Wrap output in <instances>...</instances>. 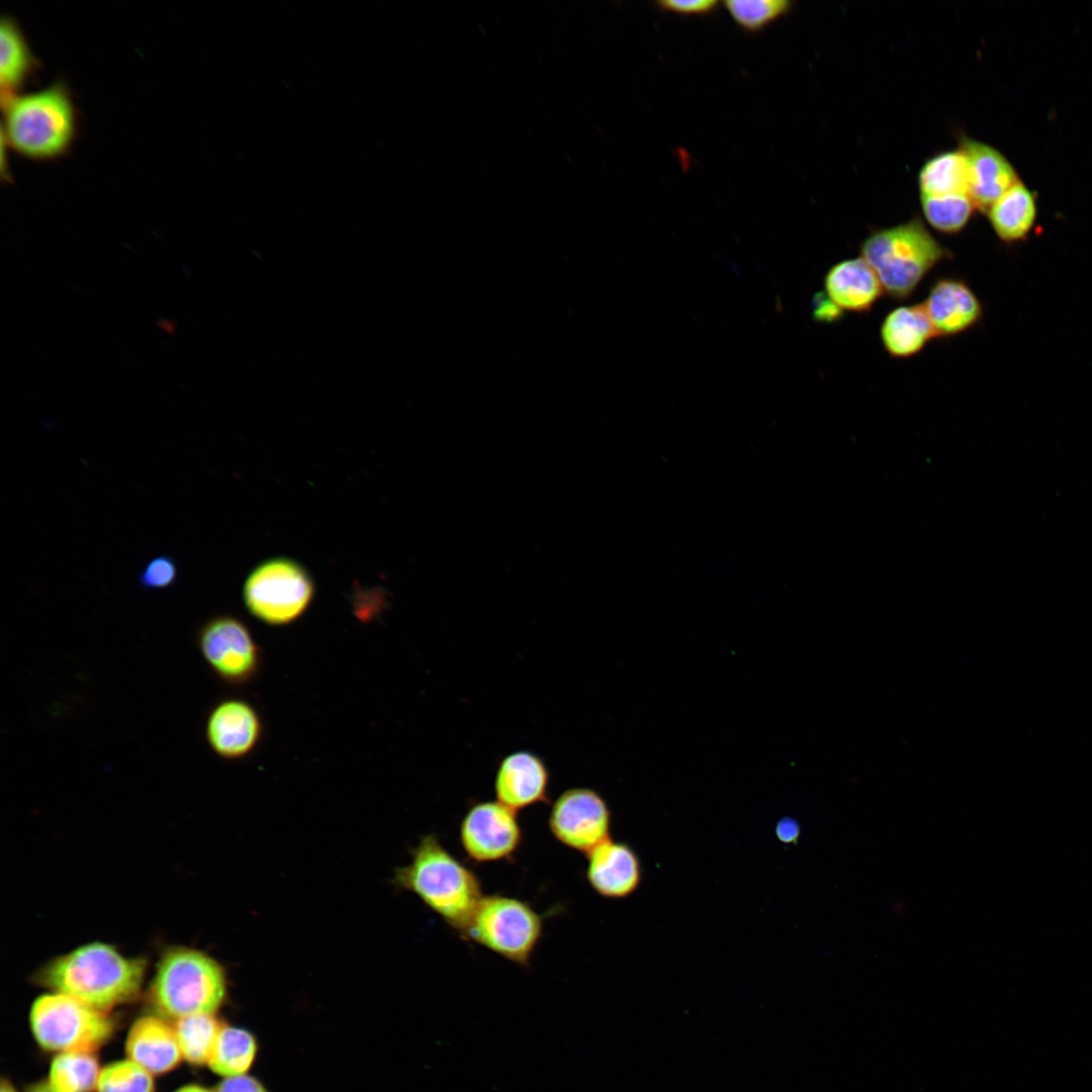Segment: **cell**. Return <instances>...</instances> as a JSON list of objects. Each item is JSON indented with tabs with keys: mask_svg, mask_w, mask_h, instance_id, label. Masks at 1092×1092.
<instances>
[{
	"mask_svg": "<svg viewBox=\"0 0 1092 1092\" xmlns=\"http://www.w3.org/2000/svg\"><path fill=\"white\" fill-rule=\"evenodd\" d=\"M144 974V961L124 957L109 944L92 942L56 958L37 980L55 992L105 1012L134 998Z\"/></svg>",
	"mask_w": 1092,
	"mask_h": 1092,
	"instance_id": "obj_1",
	"label": "cell"
},
{
	"mask_svg": "<svg viewBox=\"0 0 1092 1092\" xmlns=\"http://www.w3.org/2000/svg\"><path fill=\"white\" fill-rule=\"evenodd\" d=\"M393 883L418 896L459 934L484 896L476 874L434 834L421 838L412 850L411 861L395 870Z\"/></svg>",
	"mask_w": 1092,
	"mask_h": 1092,
	"instance_id": "obj_2",
	"label": "cell"
},
{
	"mask_svg": "<svg viewBox=\"0 0 1092 1092\" xmlns=\"http://www.w3.org/2000/svg\"><path fill=\"white\" fill-rule=\"evenodd\" d=\"M1 104L3 140L19 155L34 161H52L63 157L73 146L78 112L63 82L2 98Z\"/></svg>",
	"mask_w": 1092,
	"mask_h": 1092,
	"instance_id": "obj_3",
	"label": "cell"
},
{
	"mask_svg": "<svg viewBox=\"0 0 1092 1092\" xmlns=\"http://www.w3.org/2000/svg\"><path fill=\"white\" fill-rule=\"evenodd\" d=\"M860 255L895 299L909 297L929 271L952 256L919 217L872 232L860 245Z\"/></svg>",
	"mask_w": 1092,
	"mask_h": 1092,
	"instance_id": "obj_4",
	"label": "cell"
},
{
	"mask_svg": "<svg viewBox=\"0 0 1092 1092\" xmlns=\"http://www.w3.org/2000/svg\"><path fill=\"white\" fill-rule=\"evenodd\" d=\"M225 973L210 956L189 947H173L162 957L151 987L155 1007L181 1018L212 1014L222 1003Z\"/></svg>",
	"mask_w": 1092,
	"mask_h": 1092,
	"instance_id": "obj_5",
	"label": "cell"
},
{
	"mask_svg": "<svg viewBox=\"0 0 1092 1092\" xmlns=\"http://www.w3.org/2000/svg\"><path fill=\"white\" fill-rule=\"evenodd\" d=\"M543 933V918L527 902L486 895L460 936L519 966L529 965Z\"/></svg>",
	"mask_w": 1092,
	"mask_h": 1092,
	"instance_id": "obj_6",
	"label": "cell"
},
{
	"mask_svg": "<svg viewBox=\"0 0 1092 1092\" xmlns=\"http://www.w3.org/2000/svg\"><path fill=\"white\" fill-rule=\"evenodd\" d=\"M37 1043L51 1052L93 1054L111 1036L112 1020L69 995L55 992L38 997L29 1014Z\"/></svg>",
	"mask_w": 1092,
	"mask_h": 1092,
	"instance_id": "obj_7",
	"label": "cell"
},
{
	"mask_svg": "<svg viewBox=\"0 0 1092 1092\" xmlns=\"http://www.w3.org/2000/svg\"><path fill=\"white\" fill-rule=\"evenodd\" d=\"M313 581L292 559L273 558L258 565L243 588L246 608L258 620L274 626L295 621L308 608Z\"/></svg>",
	"mask_w": 1092,
	"mask_h": 1092,
	"instance_id": "obj_8",
	"label": "cell"
},
{
	"mask_svg": "<svg viewBox=\"0 0 1092 1092\" xmlns=\"http://www.w3.org/2000/svg\"><path fill=\"white\" fill-rule=\"evenodd\" d=\"M196 645L210 670L229 686L247 685L258 674L259 648L248 627L235 616L217 615L203 622L196 632Z\"/></svg>",
	"mask_w": 1092,
	"mask_h": 1092,
	"instance_id": "obj_9",
	"label": "cell"
},
{
	"mask_svg": "<svg viewBox=\"0 0 1092 1092\" xmlns=\"http://www.w3.org/2000/svg\"><path fill=\"white\" fill-rule=\"evenodd\" d=\"M548 826L560 843L586 855L611 838V811L598 792L571 788L552 804Z\"/></svg>",
	"mask_w": 1092,
	"mask_h": 1092,
	"instance_id": "obj_10",
	"label": "cell"
},
{
	"mask_svg": "<svg viewBox=\"0 0 1092 1092\" xmlns=\"http://www.w3.org/2000/svg\"><path fill=\"white\" fill-rule=\"evenodd\" d=\"M460 843L476 862L510 859L521 845L523 832L517 812L498 801L476 803L460 823Z\"/></svg>",
	"mask_w": 1092,
	"mask_h": 1092,
	"instance_id": "obj_11",
	"label": "cell"
},
{
	"mask_svg": "<svg viewBox=\"0 0 1092 1092\" xmlns=\"http://www.w3.org/2000/svg\"><path fill=\"white\" fill-rule=\"evenodd\" d=\"M204 734L212 752L222 759L235 760L256 747L262 735V723L249 703L225 699L209 711Z\"/></svg>",
	"mask_w": 1092,
	"mask_h": 1092,
	"instance_id": "obj_12",
	"label": "cell"
},
{
	"mask_svg": "<svg viewBox=\"0 0 1092 1092\" xmlns=\"http://www.w3.org/2000/svg\"><path fill=\"white\" fill-rule=\"evenodd\" d=\"M586 859V880L592 889L604 898H626L640 885V859L625 842L610 838L588 852Z\"/></svg>",
	"mask_w": 1092,
	"mask_h": 1092,
	"instance_id": "obj_13",
	"label": "cell"
},
{
	"mask_svg": "<svg viewBox=\"0 0 1092 1092\" xmlns=\"http://www.w3.org/2000/svg\"><path fill=\"white\" fill-rule=\"evenodd\" d=\"M936 337H953L976 326L983 314L982 304L962 279L939 278L921 303Z\"/></svg>",
	"mask_w": 1092,
	"mask_h": 1092,
	"instance_id": "obj_14",
	"label": "cell"
},
{
	"mask_svg": "<svg viewBox=\"0 0 1092 1092\" xmlns=\"http://www.w3.org/2000/svg\"><path fill=\"white\" fill-rule=\"evenodd\" d=\"M549 772L544 761L527 750L515 751L500 761L494 779L496 801L518 812L547 801Z\"/></svg>",
	"mask_w": 1092,
	"mask_h": 1092,
	"instance_id": "obj_15",
	"label": "cell"
},
{
	"mask_svg": "<svg viewBox=\"0 0 1092 1092\" xmlns=\"http://www.w3.org/2000/svg\"><path fill=\"white\" fill-rule=\"evenodd\" d=\"M960 149L969 165V195L976 208L987 211L1018 181L1016 174L1005 157L989 145L962 138Z\"/></svg>",
	"mask_w": 1092,
	"mask_h": 1092,
	"instance_id": "obj_16",
	"label": "cell"
},
{
	"mask_svg": "<svg viewBox=\"0 0 1092 1092\" xmlns=\"http://www.w3.org/2000/svg\"><path fill=\"white\" fill-rule=\"evenodd\" d=\"M125 1053L152 1075L172 1070L183 1059L174 1026L154 1015L141 1017L131 1025Z\"/></svg>",
	"mask_w": 1092,
	"mask_h": 1092,
	"instance_id": "obj_17",
	"label": "cell"
},
{
	"mask_svg": "<svg viewBox=\"0 0 1092 1092\" xmlns=\"http://www.w3.org/2000/svg\"><path fill=\"white\" fill-rule=\"evenodd\" d=\"M883 292L878 276L861 257L834 264L824 276V293L843 311H868Z\"/></svg>",
	"mask_w": 1092,
	"mask_h": 1092,
	"instance_id": "obj_18",
	"label": "cell"
},
{
	"mask_svg": "<svg viewBox=\"0 0 1092 1092\" xmlns=\"http://www.w3.org/2000/svg\"><path fill=\"white\" fill-rule=\"evenodd\" d=\"M880 336L885 351L894 358L912 357L936 338L922 304L889 311L882 322Z\"/></svg>",
	"mask_w": 1092,
	"mask_h": 1092,
	"instance_id": "obj_19",
	"label": "cell"
},
{
	"mask_svg": "<svg viewBox=\"0 0 1092 1092\" xmlns=\"http://www.w3.org/2000/svg\"><path fill=\"white\" fill-rule=\"evenodd\" d=\"M38 68V62L16 21L9 16L0 25L1 99L19 94Z\"/></svg>",
	"mask_w": 1092,
	"mask_h": 1092,
	"instance_id": "obj_20",
	"label": "cell"
},
{
	"mask_svg": "<svg viewBox=\"0 0 1092 1092\" xmlns=\"http://www.w3.org/2000/svg\"><path fill=\"white\" fill-rule=\"evenodd\" d=\"M987 214L997 237L1005 243L1023 240L1036 218L1032 193L1019 181L1012 185L988 209Z\"/></svg>",
	"mask_w": 1092,
	"mask_h": 1092,
	"instance_id": "obj_21",
	"label": "cell"
},
{
	"mask_svg": "<svg viewBox=\"0 0 1092 1092\" xmlns=\"http://www.w3.org/2000/svg\"><path fill=\"white\" fill-rule=\"evenodd\" d=\"M920 196L969 194L970 174L967 157L959 148L928 159L918 174Z\"/></svg>",
	"mask_w": 1092,
	"mask_h": 1092,
	"instance_id": "obj_22",
	"label": "cell"
},
{
	"mask_svg": "<svg viewBox=\"0 0 1092 1092\" xmlns=\"http://www.w3.org/2000/svg\"><path fill=\"white\" fill-rule=\"evenodd\" d=\"M100 1071L92 1054L59 1053L51 1064L48 1083L55 1092H92L97 1089Z\"/></svg>",
	"mask_w": 1092,
	"mask_h": 1092,
	"instance_id": "obj_23",
	"label": "cell"
},
{
	"mask_svg": "<svg viewBox=\"0 0 1092 1092\" xmlns=\"http://www.w3.org/2000/svg\"><path fill=\"white\" fill-rule=\"evenodd\" d=\"M256 1049V1041L248 1031L222 1026L207 1064L221 1076L243 1075L250 1068Z\"/></svg>",
	"mask_w": 1092,
	"mask_h": 1092,
	"instance_id": "obj_24",
	"label": "cell"
},
{
	"mask_svg": "<svg viewBox=\"0 0 1092 1092\" xmlns=\"http://www.w3.org/2000/svg\"><path fill=\"white\" fill-rule=\"evenodd\" d=\"M221 1027L212 1014L178 1018L174 1029L182 1058L193 1065L207 1064Z\"/></svg>",
	"mask_w": 1092,
	"mask_h": 1092,
	"instance_id": "obj_25",
	"label": "cell"
},
{
	"mask_svg": "<svg viewBox=\"0 0 1092 1092\" xmlns=\"http://www.w3.org/2000/svg\"><path fill=\"white\" fill-rule=\"evenodd\" d=\"M923 215L936 231L953 235L971 219L976 206L967 193L920 196Z\"/></svg>",
	"mask_w": 1092,
	"mask_h": 1092,
	"instance_id": "obj_26",
	"label": "cell"
},
{
	"mask_svg": "<svg viewBox=\"0 0 1092 1092\" xmlns=\"http://www.w3.org/2000/svg\"><path fill=\"white\" fill-rule=\"evenodd\" d=\"M723 4L736 24L749 32L763 29L792 6L788 0H729Z\"/></svg>",
	"mask_w": 1092,
	"mask_h": 1092,
	"instance_id": "obj_27",
	"label": "cell"
},
{
	"mask_svg": "<svg viewBox=\"0 0 1092 1092\" xmlns=\"http://www.w3.org/2000/svg\"><path fill=\"white\" fill-rule=\"evenodd\" d=\"M153 1075L127 1059L117 1061L100 1071L97 1092H154Z\"/></svg>",
	"mask_w": 1092,
	"mask_h": 1092,
	"instance_id": "obj_28",
	"label": "cell"
},
{
	"mask_svg": "<svg viewBox=\"0 0 1092 1092\" xmlns=\"http://www.w3.org/2000/svg\"><path fill=\"white\" fill-rule=\"evenodd\" d=\"M179 572L173 557L161 554L150 559L141 569L138 582L146 590H161L171 587L178 580Z\"/></svg>",
	"mask_w": 1092,
	"mask_h": 1092,
	"instance_id": "obj_29",
	"label": "cell"
},
{
	"mask_svg": "<svg viewBox=\"0 0 1092 1092\" xmlns=\"http://www.w3.org/2000/svg\"><path fill=\"white\" fill-rule=\"evenodd\" d=\"M719 2L715 0H660L656 2L657 8L678 14H709L717 9Z\"/></svg>",
	"mask_w": 1092,
	"mask_h": 1092,
	"instance_id": "obj_30",
	"label": "cell"
},
{
	"mask_svg": "<svg viewBox=\"0 0 1092 1092\" xmlns=\"http://www.w3.org/2000/svg\"><path fill=\"white\" fill-rule=\"evenodd\" d=\"M843 313L829 297L824 293H817L813 299V315L818 322L834 323Z\"/></svg>",
	"mask_w": 1092,
	"mask_h": 1092,
	"instance_id": "obj_31",
	"label": "cell"
},
{
	"mask_svg": "<svg viewBox=\"0 0 1092 1092\" xmlns=\"http://www.w3.org/2000/svg\"><path fill=\"white\" fill-rule=\"evenodd\" d=\"M216 1092H266L262 1085L252 1077L243 1075L226 1077Z\"/></svg>",
	"mask_w": 1092,
	"mask_h": 1092,
	"instance_id": "obj_32",
	"label": "cell"
},
{
	"mask_svg": "<svg viewBox=\"0 0 1092 1092\" xmlns=\"http://www.w3.org/2000/svg\"><path fill=\"white\" fill-rule=\"evenodd\" d=\"M801 828L799 823L792 818H783L776 827V834L784 843L792 844L799 840Z\"/></svg>",
	"mask_w": 1092,
	"mask_h": 1092,
	"instance_id": "obj_33",
	"label": "cell"
},
{
	"mask_svg": "<svg viewBox=\"0 0 1092 1092\" xmlns=\"http://www.w3.org/2000/svg\"><path fill=\"white\" fill-rule=\"evenodd\" d=\"M27 1092H55L48 1082H39L32 1085Z\"/></svg>",
	"mask_w": 1092,
	"mask_h": 1092,
	"instance_id": "obj_34",
	"label": "cell"
},
{
	"mask_svg": "<svg viewBox=\"0 0 1092 1092\" xmlns=\"http://www.w3.org/2000/svg\"><path fill=\"white\" fill-rule=\"evenodd\" d=\"M176 1092H210L209 1090L196 1085L184 1086Z\"/></svg>",
	"mask_w": 1092,
	"mask_h": 1092,
	"instance_id": "obj_35",
	"label": "cell"
},
{
	"mask_svg": "<svg viewBox=\"0 0 1092 1092\" xmlns=\"http://www.w3.org/2000/svg\"><path fill=\"white\" fill-rule=\"evenodd\" d=\"M1 1092H16L11 1083L5 1079L1 1082Z\"/></svg>",
	"mask_w": 1092,
	"mask_h": 1092,
	"instance_id": "obj_36",
	"label": "cell"
}]
</instances>
